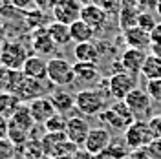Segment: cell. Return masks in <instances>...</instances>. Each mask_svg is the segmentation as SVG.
<instances>
[{
  "label": "cell",
  "instance_id": "6da1fadb",
  "mask_svg": "<svg viewBox=\"0 0 161 159\" xmlns=\"http://www.w3.org/2000/svg\"><path fill=\"white\" fill-rule=\"evenodd\" d=\"M99 121L103 124H106L108 130H115V132H125L136 121L134 113L130 108L126 106L125 101H115L112 106L104 108L99 113Z\"/></svg>",
  "mask_w": 161,
  "mask_h": 159
},
{
  "label": "cell",
  "instance_id": "7a4b0ae2",
  "mask_svg": "<svg viewBox=\"0 0 161 159\" xmlns=\"http://www.w3.org/2000/svg\"><path fill=\"white\" fill-rule=\"evenodd\" d=\"M106 93L103 90H80L75 95V110L84 117H99V113L106 108Z\"/></svg>",
  "mask_w": 161,
  "mask_h": 159
},
{
  "label": "cell",
  "instance_id": "3957f363",
  "mask_svg": "<svg viewBox=\"0 0 161 159\" xmlns=\"http://www.w3.org/2000/svg\"><path fill=\"white\" fill-rule=\"evenodd\" d=\"M28 57H30V50L19 39H6V42L0 48V64L8 66L9 70H22Z\"/></svg>",
  "mask_w": 161,
  "mask_h": 159
},
{
  "label": "cell",
  "instance_id": "277c9868",
  "mask_svg": "<svg viewBox=\"0 0 161 159\" xmlns=\"http://www.w3.org/2000/svg\"><path fill=\"white\" fill-rule=\"evenodd\" d=\"M154 139H156V134H154L148 121L136 119L128 128L125 130V143L128 145L130 150L147 148Z\"/></svg>",
  "mask_w": 161,
  "mask_h": 159
},
{
  "label": "cell",
  "instance_id": "5b68a950",
  "mask_svg": "<svg viewBox=\"0 0 161 159\" xmlns=\"http://www.w3.org/2000/svg\"><path fill=\"white\" fill-rule=\"evenodd\" d=\"M48 80L53 86H71L75 82V71H73V64L68 62L62 57H51L48 60Z\"/></svg>",
  "mask_w": 161,
  "mask_h": 159
},
{
  "label": "cell",
  "instance_id": "8992f818",
  "mask_svg": "<svg viewBox=\"0 0 161 159\" xmlns=\"http://www.w3.org/2000/svg\"><path fill=\"white\" fill-rule=\"evenodd\" d=\"M136 88H137V77L128 71H117L108 77V93L115 101H125V97Z\"/></svg>",
  "mask_w": 161,
  "mask_h": 159
},
{
  "label": "cell",
  "instance_id": "52a82bcc",
  "mask_svg": "<svg viewBox=\"0 0 161 159\" xmlns=\"http://www.w3.org/2000/svg\"><path fill=\"white\" fill-rule=\"evenodd\" d=\"M125 102L130 108V112L134 113L136 119L147 121V117H152V102L154 101L147 93V90H141V88L132 90L130 93L125 97Z\"/></svg>",
  "mask_w": 161,
  "mask_h": 159
},
{
  "label": "cell",
  "instance_id": "ba28073f",
  "mask_svg": "<svg viewBox=\"0 0 161 159\" xmlns=\"http://www.w3.org/2000/svg\"><path fill=\"white\" fill-rule=\"evenodd\" d=\"M51 84L50 80H40V79H31V77H26L24 82L20 84V88L17 90V95L22 102L30 104L31 101L40 99V97H46L51 91Z\"/></svg>",
  "mask_w": 161,
  "mask_h": 159
},
{
  "label": "cell",
  "instance_id": "9c48e42d",
  "mask_svg": "<svg viewBox=\"0 0 161 159\" xmlns=\"http://www.w3.org/2000/svg\"><path fill=\"white\" fill-rule=\"evenodd\" d=\"M112 134L110 130L106 128V126H95V128L90 130V134H88V137H86V143H84V146L82 148L92 152V154H104L106 148L112 145Z\"/></svg>",
  "mask_w": 161,
  "mask_h": 159
},
{
  "label": "cell",
  "instance_id": "30bf717a",
  "mask_svg": "<svg viewBox=\"0 0 161 159\" xmlns=\"http://www.w3.org/2000/svg\"><path fill=\"white\" fill-rule=\"evenodd\" d=\"M80 11H82V6L79 0H59L51 15H53V20L71 26L75 20L80 19Z\"/></svg>",
  "mask_w": 161,
  "mask_h": 159
},
{
  "label": "cell",
  "instance_id": "8fae6325",
  "mask_svg": "<svg viewBox=\"0 0 161 159\" xmlns=\"http://www.w3.org/2000/svg\"><path fill=\"white\" fill-rule=\"evenodd\" d=\"M90 123L84 119V115H71L68 117V126H66V137L71 141V143H75L77 146H84V143H86V137H88V134H90Z\"/></svg>",
  "mask_w": 161,
  "mask_h": 159
},
{
  "label": "cell",
  "instance_id": "7c38bea8",
  "mask_svg": "<svg viewBox=\"0 0 161 159\" xmlns=\"http://www.w3.org/2000/svg\"><path fill=\"white\" fill-rule=\"evenodd\" d=\"M31 48L40 57H57V51H59V46L48 35L46 28L31 31Z\"/></svg>",
  "mask_w": 161,
  "mask_h": 159
},
{
  "label": "cell",
  "instance_id": "4fadbf2b",
  "mask_svg": "<svg viewBox=\"0 0 161 159\" xmlns=\"http://www.w3.org/2000/svg\"><path fill=\"white\" fill-rule=\"evenodd\" d=\"M108 17H110V15L103 9L101 6L93 4V2H92V4H84V6H82V11H80V20H84L95 33H97V31H103L106 28Z\"/></svg>",
  "mask_w": 161,
  "mask_h": 159
},
{
  "label": "cell",
  "instance_id": "5bb4252c",
  "mask_svg": "<svg viewBox=\"0 0 161 159\" xmlns=\"http://www.w3.org/2000/svg\"><path fill=\"white\" fill-rule=\"evenodd\" d=\"M147 60V51L145 50H137V48H128L121 53L119 62L123 71H128L132 75H141V70H143V64Z\"/></svg>",
  "mask_w": 161,
  "mask_h": 159
},
{
  "label": "cell",
  "instance_id": "9a60e30c",
  "mask_svg": "<svg viewBox=\"0 0 161 159\" xmlns=\"http://www.w3.org/2000/svg\"><path fill=\"white\" fill-rule=\"evenodd\" d=\"M22 71L26 73V77L48 80V60L46 57H40L37 53H30V57L22 66Z\"/></svg>",
  "mask_w": 161,
  "mask_h": 159
},
{
  "label": "cell",
  "instance_id": "2e32d148",
  "mask_svg": "<svg viewBox=\"0 0 161 159\" xmlns=\"http://www.w3.org/2000/svg\"><path fill=\"white\" fill-rule=\"evenodd\" d=\"M30 110H31V115H33V119H35L37 124H44L50 117H53L57 113V110H55V106H53V102H51V99L48 95L31 101Z\"/></svg>",
  "mask_w": 161,
  "mask_h": 159
},
{
  "label": "cell",
  "instance_id": "e0dca14e",
  "mask_svg": "<svg viewBox=\"0 0 161 159\" xmlns=\"http://www.w3.org/2000/svg\"><path fill=\"white\" fill-rule=\"evenodd\" d=\"M139 13H141V9L137 8L136 0H123V8L117 13L119 15V28L125 31V30H130L134 26H137Z\"/></svg>",
  "mask_w": 161,
  "mask_h": 159
},
{
  "label": "cell",
  "instance_id": "ac0fdd59",
  "mask_svg": "<svg viewBox=\"0 0 161 159\" xmlns=\"http://www.w3.org/2000/svg\"><path fill=\"white\" fill-rule=\"evenodd\" d=\"M125 42L128 44V48H137V50H147L150 48V31L143 30L139 26H134L130 30L123 31Z\"/></svg>",
  "mask_w": 161,
  "mask_h": 159
},
{
  "label": "cell",
  "instance_id": "d6986e66",
  "mask_svg": "<svg viewBox=\"0 0 161 159\" xmlns=\"http://www.w3.org/2000/svg\"><path fill=\"white\" fill-rule=\"evenodd\" d=\"M73 57L77 59V62H99V59L103 57L99 50V44L97 42H80V44H75L73 48Z\"/></svg>",
  "mask_w": 161,
  "mask_h": 159
},
{
  "label": "cell",
  "instance_id": "ffe728a7",
  "mask_svg": "<svg viewBox=\"0 0 161 159\" xmlns=\"http://www.w3.org/2000/svg\"><path fill=\"white\" fill-rule=\"evenodd\" d=\"M73 71H75V79L79 82H82V84H93L101 77L99 66L95 62H77L75 60Z\"/></svg>",
  "mask_w": 161,
  "mask_h": 159
},
{
  "label": "cell",
  "instance_id": "44dd1931",
  "mask_svg": "<svg viewBox=\"0 0 161 159\" xmlns=\"http://www.w3.org/2000/svg\"><path fill=\"white\" fill-rule=\"evenodd\" d=\"M50 99L53 102L55 110L62 115H68L75 110V95H71L66 90H51Z\"/></svg>",
  "mask_w": 161,
  "mask_h": 159
},
{
  "label": "cell",
  "instance_id": "7402d4cb",
  "mask_svg": "<svg viewBox=\"0 0 161 159\" xmlns=\"http://www.w3.org/2000/svg\"><path fill=\"white\" fill-rule=\"evenodd\" d=\"M46 30H48V35L53 39V42H55L59 48L68 46L71 42V33H70V26H68V24H62V22L53 20V22H50V26H48Z\"/></svg>",
  "mask_w": 161,
  "mask_h": 159
},
{
  "label": "cell",
  "instance_id": "603a6c76",
  "mask_svg": "<svg viewBox=\"0 0 161 159\" xmlns=\"http://www.w3.org/2000/svg\"><path fill=\"white\" fill-rule=\"evenodd\" d=\"M22 104H24V102L19 99L17 93H13V91H0V115L11 119L13 113H15Z\"/></svg>",
  "mask_w": 161,
  "mask_h": 159
},
{
  "label": "cell",
  "instance_id": "cb8c5ba5",
  "mask_svg": "<svg viewBox=\"0 0 161 159\" xmlns=\"http://www.w3.org/2000/svg\"><path fill=\"white\" fill-rule=\"evenodd\" d=\"M24 26L31 31L48 28V26H50V22H48V13L37 9V8H35V9L24 11Z\"/></svg>",
  "mask_w": 161,
  "mask_h": 159
},
{
  "label": "cell",
  "instance_id": "d4e9b609",
  "mask_svg": "<svg viewBox=\"0 0 161 159\" xmlns=\"http://www.w3.org/2000/svg\"><path fill=\"white\" fill-rule=\"evenodd\" d=\"M70 33H71V42H75V44L90 42V40H93V37H95V31L80 19L75 20L70 26Z\"/></svg>",
  "mask_w": 161,
  "mask_h": 159
},
{
  "label": "cell",
  "instance_id": "484cf974",
  "mask_svg": "<svg viewBox=\"0 0 161 159\" xmlns=\"http://www.w3.org/2000/svg\"><path fill=\"white\" fill-rule=\"evenodd\" d=\"M9 123L15 124V126H19V128H22V130H28V132H31V128L37 124L35 119H33V115H31L30 104H26V102L13 113V117L9 119Z\"/></svg>",
  "mask_w": 161,
  "mask_h": 159
},
{
  "label": "cell",
  "instance_id": "4316f807",
  "mask_svg": "<svg viewBox=\"0 0 161 159\" xmlns=\"http://www.w3.org/2000/svg\"><path fill=\"white\" fill-rule=\"evenodd\" d=\"M141 75L147 80L161 79V57L159 55H154V53H148V55H147V60H145V64H143Z\"/></svg>",
  "mask_w": 161,
  "mask_h": 159
},
{
  "label": "cell",
  "instance_id": "83f0119b",
  "mask_svg": "<svg viewBox=\"0 0 161 159\" xmlns=\"http://www.w3.org/2000/svg\"><path fill=\"white\" fill-rule=\"evenodd\" d=\"M19 150L24 159H46V152H44V146H42L40 139H30Z\"/></svg>",
  "mask_w": 161,
  "mask_h": 159
},
{
  "label": "cell",
  "instance_id": "f1b7e54d",
  "mask_svg": "<svg viewBox=\"0 0 161 159\" xmlns=\"http://www.w3.org/2000/svg\"><path fill=\"white\" fill-rule=\"evenodd\" d=\"M8 139H9L17 148H22V146L30 141V132H28V130H22V128H19V126H15V124H11L9 123Z\"/></svg>",
  "mask_w": 161,
  "mask_h": 159
},
{
  "label": "cell",
  "instance_id": "f546056e",
  "mask_svg": "<svg viewBox=\"0 0 161 159\" xmlns=\"http://www.w3.org/2000/svg\"><path fill=\"white\" fill-rule=\"evenodd\" d=\"M44 132H66V126H68V115H62V113H55L53 117L46 121L44 124Z\"/></svg>",
  "mask_w": 161,
  "mask_h": 159
},
{
  "label": "cell",
  "instance_id": "4dcf8cb0",
  "mask_svg": "<svg viewBox=\"0 0 161 159\" xmlns=\"http://www.w3.org/2000/svg\"><path fill=\"white\" fill-rule=\"evenodd\" d=\"M106 159H123L128 156V145L123 141V143H117V141H112V145L106 148V152L103 154Z\"/></svg>",
  "mask_w": 161,
  "mask_h": 159
},
{
  "label": "cell",
  "instance_id": "1f68e13d",
  "mask_svg": "<svg viewBox=\"0 0 161 159\" xmlns=\"http://www.w3.org/2000/svg\"><path fill=\"white\" fill-rule=\"evenodd\" d=\"M17 152H19V148L8 137L0 139V159H15L17 157Z\"/></svg>",
  "mask_w": 161,
  "mask_h": 159
},
{
  "label": "cell",
  "instance_id": "d6a6232c",
  "mask_svg": "<svg viewBox=\"0 0 161 159\" xmlns=\"http://www.w3.org/2000/svg\"><path fill=\"white\" fill-rule=\"evenodd\" d=\"M150 48L154 55H159L161 57V22H158L154 26V30L150 31Z\"/></svg>",
  "mask_w": 161,
  "mask_h": 159
},
{
  "label": "cell",
  "instance_id": "836d02e7",
  "mask_svg": "<svg viewBox=\"0 0 161 159\" xmlns=\"http://www.w3.org/2000/svg\"><path fill=\"white\" fill-rule=\"evenodd\" d=\"M93 4L101 6L108 15H117L123 8V0H95Z\"/></svg>",
  "mask_w": 161,
  "mask_h": 159
},
{
  "label": "cell",
  "instance_id": "e575fe53",
  "mask_svg": "<svg viewBox=\"0 0 161 159\" xmlns=\"http://www.w3.org/2000/svg\"><path fill=\"white\" fill-rule=\"evenodd\" d=\"M147 93L150 95V99L154 102H159L161 104V79L147 80Z\"/></svg>",
  "mask_w": 161,
  "mask_h": 159
},
{
  "label": "cell",
  "instance_id": "d590c367",
  "mask_svg": "<svg viewBox=\"0 0 161 159\" xmlns=\"http://www.w3.org/2000/svg\"><path fill=\"white\" fill-rule=\"evenodd\" d=\"M156 24L158 22H156V17H154L152 11H141L139 13V20H137L139 28H143V30H147V31H152Z\"/></svg>",
  "mask_w": 161,
  "mask_h": 159
},
{
  "label": "cell",
  "instance_id": "8d00e7d4",
  "mask_svg": "<svg viewBox=\"0 0 161 159\" xmlns=\"http://www.w3.org/2000/svg\"><path fill=\"white\" fill-rule=\"evenodd\" d=\"M11 75H13V70H9L4 64H0V91H9Z\"/></svg>",
  "mask_w": 161,
  "mask_h": 159
},
{
  "label": "cell",
  "instance_id": "74e56055",
  "mask_svg": "<svg viewBox=\"0 0 161 159\" xmlns=\"http://www.w3.org/2000/svg\"><path fill=\"white\" fill-rule=\"evenodd\" d=\"M147 154L150 159H161V137H156L147 146Z\"/></svg>",
  "mask_w": 161,
  "mask_h": 159
},
{
  "label": "cell",
  "instance_id": "f35d334b",
  "mask_svg": "<svg viewBox=\"0 0 161 159\" xmlns=\"http://www.w3.org/2000/svg\"><path fill=\"white\" fill-rule=\"evenodd\" d=\"M57 2L59 0H33V6L37 8V9H40V11H53V8L57 6Z\"/></svg>",
  "mask_w": 161,
  "mask_h": 159
},
{
  "label": "cell",
  "instance_id": "ab89813d",
  "mask_svg": "<svg viewBox=\"0 0 161 159\" xmlns=\"http://www.w3.org/2000/svg\"><path fill=\"white\" fill-rule=\"evenodd\" d=\"M71 159H106L103 154L101 156H97V154H92V152H88V150H84L82 146H80L75 154H73V157Z\"/></svg>",
  "mask_w": 161,
  "mask_h": 159
},
{
  "label": "cell",
  "instance_id": "60d3db41",
  "mask_svg": "<svg viewBox=\"0 0 161 159\" xmlns=\"http://www.w3.org/2000/svg\"><path fill=\"white\" fill-rule=\"evenodd\" d=\"M158 2L159 0H136V4H137V8L141 11H152V13H156Z\"/></svg>",
  "mask_w": 161,
  "mask_h": 159
},
{
  "label": "cell",
  "instance_id": "b9f144b4",
  "mask_svg": "<svg viewBox=\"0 0 161 159\" xmlns=\"http://www.w3.org/2000/svg\"><path fill=\"white\" fill-rule=\"evenodd\" d=\"M9 4L13 8L20 9V11H28V9H31V6H33V0H11Z\"/></svg>",
  "mask_w": 161,
  "mask_h": 159
},
{
  "label": "cell",
  "instance_id": "7bdbcfd3",
  "mask_svg": "<svg viewBox=\"0 0 161 159\" xmlns=\"http://www.w3.org/2000/svg\"><path fill=\"white\" fill-rule=\"evenodd\" d=\"M148 123H150L156 137H161V115H152L150 119H148Z\"/></svg>",
  "mask_w": 161,
  "mask_h": 159
},
{
  "label": "cell",
  "instance_id": "ee69618b",
  "mask_svg": "<svg viewBox=\"0 0 161 159\" xmlns=\"http://www.w3.org/2000/svg\"><path fill=\"white\" fill-rule=\"evenodd\" d=\"M8 130H9V119L0 115V139L2 137H8Z\"/></svg>",
  "mask_w": 161,
  "mask_h": 159
},
{
  "label": "cell",
  "instance_id": "f6af8a7d",
  "mask_svg": "<svg viewBox=\"0 0 161 159\" xmlns=\"http://www.w3.org/2000/svg\"><path fill=\"white\" fill-rule=\"evenodd\" d=\"M4 42H6V28H4V24L0 22V48H2Z\"/></svg>",
  "mask_w": 161,
  "mask_h": 159
},
{
  "label": "cell",
  "instance_id": "bcb514c9",
  "mask_svg": "<svg viewBox=\"0 0 161 159\" xmlns=\"http://www.w3.org/2000/svg\"><path fill=\"white\" fill-rule=\"evenodd\" d=\"M156 15H158V17L161 19V0L158 2V6H156Z\"/></svg>",
  "mask_w": 161,
  "mask_h": 159
},
{
  "label": "cell",
  "instance_id": "7dc6e473",
  "mask_svg": "<svg viewBox=\"0 0 161 159\" xmlns=\"http://www.w3.org/2000/svg\"><path fill=\"white\" fill-rule=\"evenodd\" d=\"M123 159H136L134 156H126V157H123Z\"/></svg>",
  "mask_w": 161,
  "mask_h": 159
},
{
  "label": "cell",
  "instance_id": "c3c4849f",
  "mask_svg": "<svg viewBox=\"0 0 161 159\" xmlns=\"http://www.w3.org/2000/svg\"><path fill=\"white\" fill-rule=\"evenodd\" d=\"M2 2H6V4H9V2H11V0H2Z\"/></svg>",
  "mask_w": 161,
  "mask_h": 159
},
{
  "label": "cell",
  "instance_id": "681fc988",
  "mask_svg": "<svg viewBox=\"0 0 161 159\" xmlns=\"http://www.w3.org/2000/svg\"><path fill=\"white\" fill-rule=\"evenodd\" d=\"M48 159H62V157H48Z\"/></svg>",
  "mask_w": 161,
  "mask_h": 159
}]
</instances>
